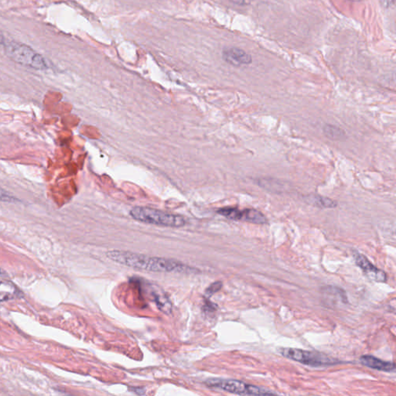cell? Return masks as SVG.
I'll return each mask as SVG.
<instances>
[{"instance_id":"6da1fadb","label":"cell","mask_w":396,"mask_h":396,"mask_svg":"<svg viewBox=\"0 0 396 396\" xmlns=\"http://www.w3.org/2000/svg\"><path fill=\"white\" fill-rule=\"evenodd\" d=\"M107 257L120 265L133 269L157 272H183L187 266L178 262L168 258L150 257L141 254L133 253L130 251L112 250L107 251Z\"/></svg>"},{"instance_id":"7a4b0ae2","label":"cell","mask_w":396,"mask_h":396,"mask_svg":"<svg viewBox=\"0 0 396 396\" xmlns=\"http://www.w3.org/2000/svg\"><path fill=\"white\" fill-rule=\"evenodd\" d=\"M3 45L5 55L16 63L35 70L47 69V64L42 55L29 46L16 41H5Z\"/></svg>"},{"instance_id":"3957f363","label":"cell","mask_w":396,"mask_h":396,"mask_svg":"<svg viewBox=\"0 0 396 396\" xmlns=\"http://www.w3.org/2000/svg\"><path fill=\"white\" fill-rule=\"evenodd\" d=\"M130 215L138 222L164 227L180 228L186 224L185 219L180 215L144 207H135L130 211Z\"/></svg>"},{"instance_id":"277c9868","label":"cell","mask_w":396,"mask_h":396,"mask_svg":"<svg viewBox=\"0 0 396 396\" xmlns=\"http://www.w3.org/2000/svg\"><path fill=\"white\" fill-rule=\"evenodd\" d=\"M280 353L285 358L312 367L331 366L340 361L330 358L326 354L297 348H282Z\"/></svg>"},{"instance_id":"5b68a950","label":"cell","mask_w":396,"mask_h":396,"mask_svg":"<svg viewBox=\"0 0 396 396\" xmlns=\"http://www.w3.org/2000/svg\"><path fill=\"white\" fill-rule=\"evenodd\" d=\"M207 385L211 388L221 389L222 391L228 392L232 394L241 395V396L276 395V393L269 391L267 389L251 386L241 381L234 380V379H210L207 382Z\"/></svg>"},{"instance_id":"8992f818","label":"cell","mask_w":396,"mask_h":396,"mask_svg":"<svg viewBox=\"0 0 396 396\" xmlns=\"http://www.w3.org/2000/svg\"><path fill=\"white\" fill-rule=\"evenodd\" d=\"M355 263L361 268L369 279L377 283H385L387 280V275L384 271L381 270L372 265L368 258L361 253L354 255Z\"/></svg>"},{"instance_id":"52a82bcc","label":"cell","mask_w":396,"mask_h":396,"mask_svg":"<svg viewBox=\"0 0 396 396\" xmlns=\"http://www.w3.org/2000/svg\"><path fill=\"white\" fill-rule=\"evenodd\" d=\"M222 57L227 63L234 66L249 65L252 61L250 54L238 47L225 48L222 53Z\"/></svg>"},{"instance_id":"ba28073f","label":"cell","mask_w":396,"mask_h":396,"mask_svg":"<svg viewBox=\"0 0 396 396\" xmlns=\"http://www.w3.org/2000/svg\"><path fill=\"white\" fill-rule=\"evenodd\" d=\"M360 361L364 366L375 369V370L382 371V372H393L396 368L394 362L382 361V360L375 358L372 355H363L360 358Z\"/></svg>"},{"instance_id":"9c48e42d","label":"cell","mask_w":396,"mask_h":396,"mask_svg":"<svg viewBox=\"0 0 396 396\" xmlns=\"http://www.w3.org/2000/svg\"><path fill=\"white\" fill-rule=\"evenodd\" d=\"M305 202L312 206L319 208H335L338 205L337 201L318 194H311L304 197Z\"/></svg>"},{"instance_id":"30bf717a","label":"cell","mask_w":396,"mask_h":396,"mask_svg":"<svg viewBox=\"0 0 396 396\" xmlns=\"http://www.w3.org/2000/svg\"><path fill=\"white\" fill-rule=\"evenodd\" d=\"M241 221L257 225H263L267 222V218L258 210L248 208L241 211Z\"/></svg>"},{"instance_id":"8fae6325","label":"cell","mask_w":396,"mask_h":396,"mask_svg":"<svg viewBox=\"0 0 396 396\" xmlns=\"http://www.w3.org/2000/svg\"><path fill=\"white\" fill-rule=\"evenodd\" d=\"M323 132H324L326 137L332 140L340 141V140H344V139H346L345 132L335 126L326 125L323 128Z\"/></svg>"},{"instance_id":"7c38bea8","label":"cell","mask_w":396,"mask_h":396,"mask_svg":"<svg viewBox=\"0 0 396 396\" xmlns=\"http://www.w3.org/2000/svg\"><path fill=\"white\" fill-rule=\"evenodd\" d=\"M154 298H155L156 304L159 311L166 314H171V303L169 302V300H168L165 294L157 291L154 293Z\"/></svg>"},{"instance_id":"4fadbf2b","label":"cell","mask_w":396,"mask_h":396,"mask_svg":"<svg viewBox=\"0 0 396 396\" xmlns=\"http://www.w3.org/2000/svg\"><path fill=\"white\" fill-rule=\"evenodd\" d=\"M222 282H215V283H212V284L207 289L206 294L208 297H211V296L214 295L215 293H218V292L222 289Z\"/></svg>"},{"instance_id":"5bb4252c","label":"cell","mask_w":396,"mask_h":396,"mask_svg":"<svg viewBox=\"0 0 396 396\" xmlns=\"http://www.w3.org/2000/svg\"><path fill=\"white\" fill-rule=\"evenodd\" d=\"M0 201L4 202H14L16 199L0 187Z\"/></svg>"},{"instance_id":"9a60e30c","label":"cell","mask_w":396,"mask_h":396,"mask_svg":"<svg viewBox=\"0 0 396 396\" xmlns=\"http://www.w3.org/2000/svg\"><path fill=\"white\" fill-rule=\"evenodd\" d=\"M5 42V37H4L3 33L0 30V44H4Z\"/></svg>"},{"instance_id":"2e32d148","label":"cell","mask_w":396,"mask_h":396,"mask_svg":"<svg viewBox=\"0 0 396 396\" xmlns=\"http://www.w3.org/2000/svg\"><path fill=\"white\" fill-rule=\"evenodd\" d=\"M385 1H386V2H387L388 4H389H389H390V5H391L392 2H394V0H385Z\"/></svg>"},{"instance_id":"e0dca14e","label":"cell","mask_w":396,"mask_h":396,"mask_svg":"<svg viewBox=\"0 0 396 396\" xmlns=\"http://www.w3.org/2000/svg\"><path fill=\"white\" fill-rule=\"evenodd\" d=\"M1 272H2V271H1V269H0V273H2Z\"/></svg>"}]
</instances>
